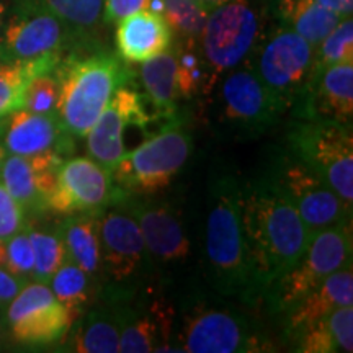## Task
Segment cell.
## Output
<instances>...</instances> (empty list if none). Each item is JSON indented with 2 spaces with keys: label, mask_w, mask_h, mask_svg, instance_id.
<instances>
[{
  "label": "cell",
  "mask_w": 353,
  "mask_h": 353,
  "mask_svg": "<svg viewBox=\"0 0 353 353\" xmlns=\"http://www.w3.org/2000/svg\"><path fill=\"white\" fill-rule=\"evenodd\" d=\"M241 206L255 288L267 293L299 262L312 234L273 174L242 187Z\"/></svg>",
  "instance_id": "obj_1"
},
{
  "label": "cell",
  "mask_w": 353,
  "mask_h": 353,
  "mask_svg": "<svg viewBox=\"0 0 353 353\" xmlns=\"http://www.w3.org/2000/svg\"><path fill=\"white\" fill-rule=\"evenodd\" d=\"M61 83L57 117L70 136L83 138L118 88L130 85L132 70L120 54L95 52L70 57L56 69Z\"/></svg>",
  "instance_id": "obj_2"
},
{
  "label": "cell",
  "mask_w": 353,
  "mask_h": 353,
  "mask_svg": "<svg viewBox=\"0 0 353 353\" xmlns=\"http://www.w3.org/2000/svg\"><path fill=\"white\" fill-rule=\"evenodd\" d=\"M241 192L242 187L231 176L219 179L211 190L205 252L219 290L254 299L259 293L242 228Z\"/></svg>",
  "instance_id": "obj_3"
},
{
  "label": "cell",
  "mask_w": 353,
  "mask_h": 353,
  "mask_svg": "<svg viewBox=\"0 0 353 353\" xmlns=\"http://www.w3.org/2000/svg\"><path fill=\"white\" fill-rule=\"evenodd\" d=\"M193 138L179 118L165 123L112 170L114 183L130 195H151L164 190L187 164Z\"/></svg>",
  "instance_id": "obj_4"
},
{
  "label": "cell",
  "mask_w": 353,
  "mask_h": 353,
  "mask_svg": "<svg viewBox=\"0 0 353 353\" xmlns=\"http://www.w3.org/2000/svg\"><path fill=\"white\" fill-rule=\"evenodd\" d=\"M290 151L352 206L353 134L352 125L321 118H299L286 136Z\"/></svg>",
  "instance_id": "obj_5"
},
{
  "label": "cell",
  "mask_w": 353,
  "mask_h": 353,
  "mask_svg": "<svg viewBox=\"0 0 353 353\" xmlns=\"http://www.w3.org/2000/svg\"><path fill=\"white\" fill-rule=\"evenodd\" d=\"M260 32L262 17L252 0H231L208 13L200 46L211 82L249 59Z\"/></svg>",
  "instance_id": "obj_6"
},
{
  "label": "cell",
  "mask_w": 353,
  "mask_h": 353,
  "mask_svg": "<svg viewBox=\"0 0 353 353\" xmlns=\"http://www.w3.org/2000/svg\"><path fill=\"white\" fill-rule=\"evenodd\" d=\"M352 265V219L312 234L303 257L267 290L273 311L286 312L329 275Z\"/></svg>",
  "instance_id": "obj_7"
},
{
  "label": "cell",
  "mask_w": 353,
  "mask_h": 353,
  "mask_svg": "<svg viewBox=\"0 0 353 353\" xmlns=\"http://www.w3.org/2000/svg\"><path fill=\"white\" fill-rule=\"evenodd\" d=\"M255 48L250 54L255 63H247L286 110L291 108L311 81L316 48L285 25L278 26Z\"/></svg>",
  "instance_id": "obj_8"
},
{
  "label": "cell",
  "mask_w": 353,
  "mask_h": 353,
  "mask_svg": "<svg viewBox=\"0 0 353 353\" xmlns=\"http://www.w3.org/2000/svg\"><path fill=\"white\" fill-rule=\"evenodd\" d=\"M286 107L260 81L252 65L226 72L219 88V120L239 136H259L280 121Z\"/></svg>",
  "instance_id": "obj_9"
},
{
  "label": "cell",
  "mask_w": 353,
  "mask_h": 353,
  "mask_svg": "<svg viewBox=\"0 0 353 353\" xmlns=\"http://www.w3.org/2000/svg\"><path fill=\"white\" fill-rule=\"evenodd\" d=\"M128 193L114 183L112 170L92 157H74L59 165L46 208L61 214H100Z\"/></svg>",
  "instance_id": "obj_10"
},
{
  "label": "cell",
  "mask_w": 353,
  "mask_h": 353,
  "mask_svg": "<svg viewBox=\"0 0 353 353\" xmlns=\"http://www.w3.org/2000/svg\"><path fill=\"white\" fill-rule=\"evenodd\" d=\"M273 175L311 234L352 219V206L293 156L281 157Z\"/></svg>",
  "instance_id": "obj_11"
},
{
  "label": "cell",
  "mask_w": 353,
  "mask_h": 353,
  "mask_svg": "<svg viewBox=\"0 0 353 353\" xmlns=\"http://www.w3.org/2000/svg\"><path fill=\"white\" fill-rule=\"evenodd\" d=\"M161 121L154 110L148 108V99L131 87H121L114 92L107 108L87 132V151L94 161L105 169L113 170L128 152L125 134L131 126L139 128L148 138V128Z\"/></svg>",
  "instance_id": "obj_12"
},
{
  "label": "cell",
  "mask_w": 353,
  "mask_h": 353,
  "mask_svg": "<svg viewBox=\"0 0 353 353\" xmlns=\"http://www.w3.org/2000/svg\"><path fill=\"white\" fill-rule=\"evenodd\" d=\"M7 321L13 339L30 347L52 345L63 341L74 322L50 285L39 281L23 285L8 303Z\"/></svg>",
  "instance_id": "obj_13"
},
{
  "label": "cell",
  "mask_w": 353,
  "mask_h": 353,
  "mask_svg": "<svg viewBox=\"0 0 353 353\" xmlns=\"http://www.w3.org/2000/svg\"><path fill=\"white\" fill-rule=\"evenodd\" d=\"M69 28L41 3L21 7L0 32V61H32L61 54Z\"/></svg>",
  "instance_id": "obj_14"
},
{
  "label": "cell",
  "mask_w": 353,
  "mask_h": 353,
  "mask_svg": "<svg viewBox=\"0 0 353 353\" xmlns=\"http://www.w3.org/2000/svg\"><path fill=\"white\" fill-rule=\"evenodd\" d=\"M182 352L241 353L257 350L249 322L239 312L221 307H196L185 316L180 334Z\"/></svg>",
  "instance_id": "obj_15"
},
{
  "label": "cell",
  "mask_w": 353,
  "mask_h": 353,
  "mask_svg": "<svg viewBox=\"0 0 353 353\" xmlns=\"http://www.w3.org/2000/svg\"><path fill=\"white\" fill-rule=\"evenodd\" d=\"M99 223L103 273L114 285H125L138 275L148 257L143 234L128 211L105 210Z\"/></svg>",
  "instance_id": "obj_16"
},
{
  "label": "cell",
  "mask_w": 353,
  "mask_h": 353,
  "mask_svg": "<svg viewBox=\"0 0 353 353\" xmlns=\"http://www.w3.org/2000/svg\"><path fill=\"white\" fill-rule=\"evenodd\" d=\"M0 139L8 154L34 156L43 152L69 154L74 149L72 136L64 130L57 113L39 114L17 110L0 117Z\"/></svg>",
  "instance_id": "obj_17"
},
{
  "label": "cell",
  "mask_w": 353,
  "mask_h": 353,
  "mask_svg": "<svg viewBox=\"0 0 353 353\" xmlns=\"http://www.w3.org/2000/svg\"><path fill=\"white\" fill-rule=\"evenodd\" d=\"M117 205L125 206L136 219L148 252L162 262H183L190 254V241L182 221L164 203L131 198L130 193Z\"/></svg>",
  "instance_id": "obj_18"
},
{
  "label": "cell",
  "mask_w": 353,
  "mask_h": 353,
  "mask_svg": "<svg viewBox=\"0 0 353 353\" xmlns=\"http://www.w3.org/2000/svg\"><path fill=\"white\" fill-rule=\"evenodd\" d=\"M293 110L298 118H321L352 125L353 63L335 64L312 74Z\"/></svg>",
  "instance_id": "obj_19"
},
{
  "label": "cell",
  "mask_w": 353,
  "mask_h": 353,
  "mask_svg": "<svg viewBox=\"0 0 353 353\" xmlns=\"http://www.w3.org/2000/svg\"><path fill=\"white\" fill-rule=\"evenodd\" d=\"M65 161L59 152L34 156L10 154L0 169V179L17 203L28 210L46 208V201L56 183L59 165Z\"/></svg>",
  "instance_id": "obj_20"
},
{
  "label": "cell",
  "mask_w": 353,
  "mask_h": 353,
  "mask_svg": "<svg viewBox=\"0 0 353 353\" xmlns=\"http://www.w3.org/2000/svg\"><path fill=\"white\" fill-rule=\"evenodd\" d=\"M114 312L120 324V352H174L170 343L174 316L162 303L156 301L148 309L120 306Z\"/></svg>",
  "instance_id": "obj_21"
},
{
  "label": "cell",
  "mask_w": 353,
  "mask_h": 353,
  "mask_svg": "<svg viewBox=\"0 0 353 353\" xmlns=\"http://www.w3.org/2000/svg\"><path fill=\"white\" fill-rule=\"evenodd\" d=\"M350 304H353V270L352 265H347L329 275L285 312L286 334L294 341L299 334L324 319L335 307Z\"/></svg>",
  "instance_id": "obj_22"
},
{
  "label": "cell",
  "mask_w": 353,
  "mask_h": 353,
  "mask_svg": "<svg viewBox=\"0 0 353 353\" xmlns=\"http://www.w3.org/2000/svg\"><path fill=\"white\" fill-rule=\"evenodd\" d=\"M174 32L159 12L139 10L118 21L117 48L126 63H144L169 50Z\"/></svg>",
  "instance_id": "obj_23"
},
{
  "label": "cell",
  "mask_w": 353,
  "mask_h": 353,
  "mask_svg": "<svg viewBox=\"0 0 353 353\" xmlns=\"http://www.w3.org/2000/svg\"><path fill=\"white\" fill-rule=\"evenodd\" d=\"M139 79L145 97L162 123L175 120L176 105L183 100L182 83H180V54L179 48L169 50L141 63Z\"/></svg>",
  "instance_id": "obj_24"
},
{
  "label": "cell",
  "mask_w": 353,
  "mask_h": 353,
  "mask_svg": "<svg viewBox=\"0 0 353 353\" xmlns=\"http://www.w3.org/2000/svg\"><path fill=\"white\" fill-rule=\"evenodd\" d=\"M99 216L92 213H81V216L69 214L59 231L68 259L77 263L95 281L103 273Z\"/></svg>",
  "instance_id": "obj_25"
},
{
  "label": "cell",
  "mask_w": 353,
  "mask_h": 353,
  "mask_svg": "<svg viewBox=\"0 0 353 353\" xmlns=\"http://www.w3.org/2000/svg\"><path fill=\"white\" fill-rule=\"evenodd\" d=\"M61 64V54L32 61H0V117L23 110L30 82L41 74L52 72Z\"/></svg>",
  "instance_id": "obj_26"
},
{
  "label": "cell",
  "mask_w": 353,
  "mask_h": 353,
  "mask_svg": "<svg viewBox=\"0 0 353 353\" xmlns=\"http://www.w3.org/2000/svg\"><path fill=\"white\" fill-rule=\"evenodd\" d=\"M276 13L281 25L288 26L314 48L342 20L341 15L322 7L316 0H278Z\"/></svg>",
  "instance_id": "obj_27"
},
{
  "label": "cell",
  "mask_w": 353,
  "mask_h": 353,
  "mask_svg": "<svg viewBox=\"0 0 353 353\" xmlns=\"http://www.w3.org/2000/svg\"><path fill=\"white\" fill-rule=\"evenodd\" d=\"M72 350L81 353L120 352V324L112 309H92L79 322L72 337Z\"/></svg>",
  "instance_id": "obj_28"
},
{
  "label": "cell",
  "mask_w": 353,
  "mask_h": 353,
  "mask_svg": "<svg viewBox=\"0 0 353 353\" xmlns=\"http://www.w3.org/2000/svg\"><path fill=\"white\" fill-rule=\"evenodd\" d=\"M48 285L57 301L70 312L72 319H76L82 312L83 306H87L90 301L92 278L69 259L57 268Z\"/></svg>",
  "instance_id": "obj_29"
},
{
  "label": "cell",
  "mask_w": 353,
  "mask_h": 353,
  "mask_svg": "<svg viewBox=\"0 0 353 353\" xmlns=\"http://www.w3.org/2000/svg\"><path fill=\"white\" fill-rule=\"evenodd\" d=\"M208 13L196 0H161V15L188 48L200 43Z\"/></svg>",
  "instance_id": "obj_30"
},
{
  "label": "cell",
  "mask_w": 353,
  "mask_h": 353,
  "mask_svg": "<svg viewBox=\"0 0 353 353\" xmlns=\"http://www.w3.org/2000/svg\"><path fill=\"white\" fill-rule=\"evenodd\" d=\"M30 241L33 245L34 255V268L33 278L39 283H50L52 275L57 268L68 260V252L63 242L61 234L43 232V231H30Z\"/></svg>",
  "instance_id": "obj_31"
},
{
  "label": "cell",
  "mask_w": 353,
  "mask_h": 353,
  "mask_svg": "<svg viewBox=\"0 0 353 353\" xmlns=\"http://www.w3.org/2000/svg\"><path fill=\"white\" fill-rule=\"evenodd\" d=\"M353 63V20L345 17L339 25L316 46L314 70L312 74L321 72L330 65Z\"/></svg>",
  "instance_id": "obj_32"
},
{
  "label": "cell",
  "mask_w": 353,
  "mask_h": 353,
  "mask_svg": "<svg viewBox=\"0 0 353 353\" xmlns=\"http://www.w3.org/2000/svg\"><path fill=\"white\" fill-rule=\"evenodd\" d=\"M68 28H92L101 15L103 0H38Z\"/></svg>",
  "instance_id": "obj_33"
},
{
  "label": "cell",
  "mask_w": 353,
  "mask_h": 353,
  "mask_svg": "<svg viewBox=\"0 0 353 353\" xmlns=\"http://www.w3.org/2000/svg\"><path fill=\"white\" fill-rule=\"evenodd\" d=\"M0 267L19 278L32 275L34 255L28 232H17L0 242Z\"/></svg>",
  "instance_id": "obj_34"
},
{
  "label": "cell",
  "mask_w": 353,
  "mask_h": 353,
  "mask_svg": "<svg viewBox=\"0 0 353 353\" xmlns=\"http://www.w3.org/2000/svg\"><path fill=\"white\" fill-rule=\"evenodd\" d=\"M61 83L56 70L41 74L30 82L25 94L23 110L39 114H52L57 110Z\"/></svg>",
  "instance_id": "obj_35"
},
{
  "label": "cell",
  "mask_w": 353,
  "mask_h": 353,
  "mask_svg": "<svg viewBox=\"0 0 353 353\" xmlns=\"http://www.w3.org/2000/svg\"><path fill=\"white\" fill-rule=\"evenodd\" d=\"M330 337L334 339L337 352L353 350V307L339 306L324 317Z\"/></svg>",
  "instance_id": "obj_36"
},
{
  "label": "cell",
  "mask_w": 353,
  "mask_h": 353,
  "mask_svg": "<svg viewBox=\"0 0 353 353\" xmlns=\"http://www.w3.org/2000/svg\"><path fill=\"white\" fill-rule=\"evenodd\" d=\"M25 210L15 201L3 183L0 182V242L7 241L13 234L20 232L23 226Z\"/></svg>",
  "instance_id": "obj_37"
},
{
  "label": "cell",
  "mask_w": 353,
  "mask_h": 353,
  "mask_svg": "<svg viewBox=\"0 0 353 353\" xmlns=\"http://www.w3.org/2000/svg\"><path fill=\"white\" fill-rule=\"evenodd\" d=\"M149 2L151 0H103V21L118 23L132 13L149 8Z\"/></svg>",
  "instance_id": "obj_38"
},
{
  "label": "cell",
  "mask_w": 353,
  "mask_h": 353,
  "mask_svg": "<svg viewBox=\"0 0 353 353\" xmlns=\"http://www.w3.org/2000/svg\"><path fill=\"white\" fill-rule=\"evenodd\" d=\"M23 288V278L15 276L6 268L0 267V306L10 303Z\"/></svg>",
  "instance_id": "obj_39"
},
{
  "label": "cell",
  "mask_w": 353,
  "mask_h": 353,
  "mask_svg": "<svg viewBox=\"0 0 353 353\" xmlns=\"http://www.w3.org/2000/svg\"><path fill=\"white\" fill-rule=\"evenodd\" d=\"M316 2L321 3L322 7L335 12L337 15H341L342 19H345V17H352L353 0H316Z\"/></svg>",
  "instance_id": "obj_40"
},
{
  "label": "cell",
  "mask_w": 353,
  "mask_h": 353,
  "mask_svg": "<svg viewBox=\"0 0 353 353\" xmlns=\"http://www.w3.org/2000/svg\"><path fill=\"white\" fill-rule=\"evenodd\" d=\"M196 2L200 3V6L205 8V10L211 12L213 8L223 6V3H226V2H231V0H196Z\"/></svg>",
  "instance_id": "obj_41"
},
{
  "label": "cell",
  "mask_w": 353,
  "mask_h": 353,
  "mask_svg": "<svg viewBox=\"0 0 353 353\" xmlns=\"http://www.w3.org/2000/svg\"><path fill=\"white\" fill-rule=\"evenodd\" d=\"M3 20H6V3H3L2 0H0V32H2Z\"/></svg>",
  "instance_id": "obj_42"
},
{
  "label": "cell",
  "mask_w": 353,
  "mask_h": 353,
  "mask_svg": "<svg viewBox=\"0 0 353 353\" xmlns=\"http://www.w3.org/2000/svg\"><path fill=\"white\" fill-rule=\"evenodd\" d=\"M6 157H7L6 148H3V145L0 144V169H2V164H3V161H6Z\"/></svg>",
  "instance_id": "obj_43"
}]
</instances>
